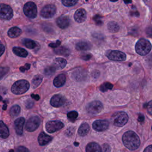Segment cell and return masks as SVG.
<instances>
[{"label": "cell", "mask_w": 152, "mask_h": 152, "mask_svg": "<svg viewBox=\"0 0 152 152\" xmlns=\"http://www.w3.org/2000/svg\"><path fill=\"white\" fill-rule=\"evenodd\" d=\"M122 141L124 145L130 150L137 149L140 145V140L134 131H128L122 136Z\"/></svg>", "instance_id": "1"}, {"label": "cell", "mask_w": 152, "mask_h": 152, "mask_svg": "<svg viewBox=\"0 0 152 152\" xmlns=\"http://www.w3.org/2000/svg\"><path fill=\"white\" fill-rule=\"evenodd\" d=\"M151 49V45L150 42L144 38L138 40L135 45L136 52L141 56L147 55L150 52Z\"/></svg>", "instance_id": "2"}, {"label": "cell", "mask_w": 152, "mask_h": 152, "mask_svg": "<svg viewBox=\"0 0 152 152\" xmlns=\"http://www.w3.org/2000/svg\"><path fill=\"white\" fill-rule=\"evenodd\" d=\"M30 87V84L26 80H21L14 83L11 87V91L15 94H21L26 92Z\"/></svg>", "instance_id": "3"}, {"label": "cell", "mask_w": 152, "mask_h": 152, "mask_svg": "<svg viewBox=\"0 0 152 152\" xmlns=\"http://www.w3.org/2000/svg\"><path fill=\"white\" fill-rule=\"evenodd\" d=\"M112 122L115 126H122L125 125L128 121V116L124 112H118L112 116Z\"/></svg>", "instance_id": "4"}, {"label": "cell", "mask_w": 152, "mask_h": 152, "mask_svg": "<svg viewBox=\"0 0 152 152\" xmlns=\"http://www.w3.org/2000/svg\"><path fill=\"white\" fill-rule=\"evenodd\" d=\"M103 108V104L101 102L94 100L89 103L86 106L87 112L91 115H96L100 113Z\"/></svg>", "instance_id": "5"}, {"label": "cell", "mask_w": 152, "mask_h": 152, "mask_svg": "<svg viewBox=\"0 0 152 152\" xmlns=\"http://www.w3.org/2000/svg\"><path fill=\"white\" fill-rule=\"evenodd\" d=\"M25 15L30 18H34L37 16V7L33 2H27L23 8Z\"/></svg>", "instance_id": "6"}, {"label": "cell", "mask_w": 152, "mask_h": 152, "mask_svg": "<svg viewBox=\"0 0 152 152\" xmlns=\"http://www.w3.org/2000/svg\"><path fill=\"white\" fill-rule=\"evenodd\" d=\"M40 119L37 116H33L30 118L26 122V129L27 131L32 132L35 131L40 125Z\"/></svg>", "instance_id": "7"}, {"label": "cell", "mask_w": 152, "mask_h": 152, "mask_svg": "<svg viewBox=\"0 0 152 152\" xmlns=\"http://www.w3.org/2000/svg\"><path fill=\"white\" fill-rule=\"evenodd\" d=\"M108 59L115 61H124L126 59V55L119 50H108L106 53Z\"/></svg>", "instance_id": "8"}, {"label": "cell", "mask_w": 152, "mask_h": 152, "mask_svg": "<svg viewBox=\"0 0 152 152\" xmlns=\"http://www.w3.org/2000/svg\"><path fill=\"white\" fill-rule=\"evenodd\" d=\"M13 16L11 7L5 4H0V18L4 20H10Z\"/></svg>", "instance_id": "9"}, {"label": "cell", "mask_w": 152, "mask_h": 152, "mask_svg": "<svg viewBox=\"0 0 152 152\" xmlns=\"http://www.w3.org/2000/svg\"><path fill=\"white\" fill-rule=\"evenodd\" d=\"M64 124L59 121H49L46 124V129L49 133L55 132L64 127Z\"/></svg>", "instance_id": "10"}, {"label": "cell", "mask_w": 152, "mask_h": 152, "mask_svg": "<svg viewBox=\"0 0 152 152\" xmlns=\"http://www.w3.org/2000/svg\"><path fill=\"white\" fill-rule=\"evenodd\" d=\"M56 11V8L54 5H46L42 8L40 12V15L44 18H51L55 14Z\"/></svg>", "instance_id": "11"}, {"label": "cell", "mask_w": 152, "mask_h": 152, "mask_svg": "<svg viewBox=\"0 0 152 152\" xmlns=\"http://www.w3.org/2000/svg\"><path fill=\"white\" fill-rule=\"evenodd\" d=\"M109 122L106 120H96L92 125L93 128L97 131H104L109 127Z\"/></svg>", "instance_id": "12"}, {"label": "cell", "mask_w": 152, "mask_h": 152, "mask_svg": "<svg viewBox=\"0 0 152 152\" xmlns=\"http://www.w3.org/2000/svg\"><path fill=\"white\" fill-rule=\"evenodd\" d=\"M66 99L61 94H55L50 99V104L55 107H59L65 103Z\"/></svg>", "instance_id": "13"}, {"label": "cell", "mask_w": 152, "mask_h": 152, "mask_svg": "<svg viewBox=\"0 0 152 152\" xmlns=\"http://www.w3.org/2000/svg\"><path fill=\"white\" fill-rule=\"evenodd\" d=\"M86 11L83 8L77 10L74 14V19L77 23H83L86 19Z\"/></svg>", "instance_id": "14"}, {"label": "cell", "mask_w": 152, "mask_h": 152, "mask_svg": "<svg viewBox=\"0 0 152 152\" xmlns=\"http://www.w3.org/2000/svg\"><path fill=\"white\" fill-rule=\"evenodd\" d=\"M24 122L25 119L23 117L17 118L14 122V127L15 132L19 135H21L23 134V129Z\"/></svg>", "instance_id": "15"}, {"label": "cell", "mask_w": 152, "mask_h": 152, "mask_svg": "<svg viewBox=\"0 0 152 152\" xmlns=\"http://www.w3.org/2000/svg\"><path fill=\"white\" fill-rule=\"evenodd\" d=\"M57 25L61 28L64 29L68 27L69 24V19L66 16H61L58 18L56 20Z\"/></svg>", "instance_id": "16"}, {"label": "cell", "mask_w": 152, "mask_h": 152, "mask_svg": "<svg viewBox=\"0 0 152 152\" xmlns=\"http://www.w3.org/2000/svg\"><path fill=\"white\" fill-rule=\"evenodd\" d=\"M51 140H52V137L44 132L40 133L38 137V141L40 145H44L48 144Z\"/></svg>", "instance_id": "17"}, {"label": "cell", "mask_w": 152, "mask_h": 152, "mask_svg": "<svg viewBox=\"0 0 152 152\" xmlns=\"http://www.w3.org/2000/svg\"><path fill=\"white\" fill-rule=\"evenodd\" d=\"M65 76L63 74H61L57 75L54 80H53V84L56 87H59L62 86L65 83Z\"/></svg>", "instance_id": "18"}, {"label": "cell", "mask_w": 152, "mask_h": 152, "mask_svg": "<svg viewBox=\"0 0 152 152\" xmlns=\"http://www.w3.org/2000/svg\"><path fill=\"white\" fill-rule=\"evenodd\" d=\"M86 150L87 152H100L102 151V148L98 144L90 142L87 145Z\"/></svg>", "instance_id": "19"}, {"label": "cell", "mask_w": 152, "mask_h": 152, "mask_svg": "<svg viewBox=\"0 0 152 152\" xmlns=\"http://www.w3.org/2000/svg\"><path fill=\"white\" fill-rule=\"evenodd\" d=\"M9 136V130L2 121H0V137L6 138Z\"/></svg>", "instance_id": "20"}, {"label": "cell", "mask_w": 152, "mask_h": 152, "mask_svg": "<svg viewBox=\"0 0 152 152\" xmlns=\"http://www.w3.org/2000/svg\"><path fill=\"white\" fill-rule=\"evenodd\" d=\"M91 47V44L88 42L85 41H81L77 43L76 45V49L78 50L84 51L89 50Z\"/></svg>", "instance_id": "21"}, {"label": "cell", "mask_w": 152, "mask_h": 152, "mask_svg": "<svg viewBox=\"0 0 152 152\" xmlns=\"http://www.w3.org/2000/svg\"><path fill=\"white\" fill-rule=\"evenodd\" d=\"M21 30L17 27H11L8 31V35L11 38H16L21 34Z\"/></svg>", "instance_id": "22"}, {"label": "cell", "mask_w": 152, "mask_h": 152, "mask_svg": "<svg viewBox=\"0 0 152 152\" xmlns=\"http://www.w3.org/2000/svg\"><path fill=\"white\" fill-rule=\"evenodd\" d=\"M89 130H90V127L88 124L86 122H84L80 125V128H78V133L80 136L84 137L87 134Z\"/></svg>", "instance_id": "23"}, {"label": "cell", "mask_w": 152, "mask_h": 152, "mask_svg": "<svg viewBox=\"0 0 152 152\" xmlns=\"http://www.w3.org/2000/svg\"><path fill=\"white\" fill-rule=\"evenodd\" d=\"M54 64L56 68L58 69H63L66 65V61L64 58H57L55 59Z\"/></svg>", "instance_id": "24"}, {"label": "cell", "mask_w": 152, "mask_h": 152, "mask_svg": "<svg viewBox=\"0 0 152 152\" xmlns=\"http://www.w3.org/2000/svg\"><path fill=\"white\" fill-rule=\"evenodd\" d=\"M13 52L17 56L21 57H26L28 55V52L23 48L19 47H14L12 48Z\"/></svg>", "instance_id": "25"}, {"label": "cell", "mask_w": 152, "mask_h": 152, "mask_svg": "<svg viewBox=\"0 0 152 152\" xmlns=\"http://www.w3.org/2000/svg\"><path fill=\"white\" fill-rule=\"evenodd\" d=\"M107 28L111 33H116L119 29L118 24L115 21H110L107 24Z\"/></svg>", "instance_id": "26"}, {"label": "cell", "mask_w": 152, "mask_h": 152, "mask_svg": "<svg viewBox=\"0 0 152 152\" xmlns=\"http://www.w3.org/2000/svg\"><path fill=\"white\" fill-rule=\"evenodd\" d=\"M55 52L58 55H63V56H68L69 54V49L64 46L57 48L55 50Z\"/></svg>", "instance_id": "27"}, {"label": "cell", "mask_w": 152, "mask_h": 152, "mask_svg": "<svg viewBox=\"0 0 152 152\" xmlns=\"http://www.w3.org/2000/svg\"><path fill=\"white\" fill-rule=\"evenodd\" d=\"M43 79V77L41 75H36L31 81V85L33 88H36L39 86Z\"/></svg>", "instance_id": "28"}, {"label": "cell", "mask_w": 152, "mask_h": 152, "mask_svg": "<svg viewBox=\"0 0 152 152\" xmlns=\"http://www.w3.org/2000/svg\"><path fill=\"white\" fill-rule=\"evenodd\" d=\"M23 43L25 46H26L28 49H33L36 47V42L31 39H25L23 40Z\"/></svg>", "instance_id": "29"}, {"label": "cell", "mask_w": 152, "mask_h": 152, "mask_svg": "<svg viewBox=\"0 0 152 152\" xmlns=\"http://www.w3.org/2000/svg\"><path fill=\"white\" fill-rule=\"evenodd\" d=\"M56 70V67L55 66H47L46 68H45L44 69V74L46 75V76H51L52 75Z\"/></svg>", "instance_id": "30"}, {"label": "cell", "mask_w": 152, "mask_h": 152, "mask_svg": "<svg viewBox=\"0 0 152 152\" xmlns=\"http://www.w3.org/2000/svg\"><path fill=\"white\" fill-rule=\"evenodd\" d=\"M20 112V107L18 105H14L10 109V113L11 116H16Z\"/></svg>", "instance_id": "31"}, {"label": "cell", "mask_w": 152, "mask_h": 152, "mask_svg": "<svg viewBox=\"0 0 152 152\" xmlns=\"http://www.w3.org/2000/svg\"><path fill=\"white\" fill-rule=\"evenodd\" d=\"M78 113L75 111H71L68 113L67 114V117L69 121L71 122H74L75 121L76 118L78 116Z\"/></svg>", "instance_id": "32"}, {"label": "cell", "mask_w": 152, "mask_h": 152, "mask_svg": "<svg viewBox=\"0 0 152 152\" xmlns=\"http://www.w3.org/2000/svg\"><path fill=\"white\" fill-rule=\"evenodd\" d=\"M113 87V85L111 83H105L104 84H103L100 87V89L102 91H106L107 90H110L112 89Z\"/></svg>", "instance_id": "33"}, {"label": "cell", "mask_w": 152, "mask_h": 152, "mask_svg": "<svg viewBox=\"0 0 152 152\" xmlns=\"http://www.w3.org/2000/svg\"><path fill=\"white\" fill-rule=\"evenodd\" d=\"M78 1V0H62V2L65 6L70 7L75 5Z\"/></svg>", "instance_id": "34"}, {"label": "cell", "mask_w": 152, "mask_h": 152, "mask_svg": "<svg viewBox=\"0 0 152 152\" xmlns=\"http://www.w3.org/2000/svg\"><path fill=\"white\" fill-rule=\"evenodd\" d=\"M9 71L8 67L0 66V79H1Z\"/></svg>", "instance_id": "35"}, {"label": "cell", "mask_w": 152, "mask_h": 152, "mask_svg": "<svg viewBox=\"0 0 152 152\" xmlns=\"http://www.w3.org/2000/svg\"><path fill=\"white\" fill-rule=\"evenodd\" d=\"M147 110L148 113L152 115V100L150 101L147 105Z\"/></svg>", "instance_id": "36"}, {"label": "cell", "mask_w": 152, "mask_h": 152, "mask_svg": "<svg viewBox=\"0 0 152 152\" xmlns=\"http://www.w3.org/2000/svg\"><path fill=\"white\" fill-rule=\"evenodd\" d=\"M100 18H101V17L99 16V15H96V16L94 17L93 19H94V20L95 21L96 24H97V25H101V24H102V21H101Z\"/></svg>", "instance_id": "37"}, {"label": "cell", "mask_w": 152, "mask_h": 152, "mask_svg": "<svg viewBox=\"0 0 152 152\" xmlns=\"http://www.w3.org/2000/svg\"><path fill=\"white\" fill-rule=\"evenodd\" d=\"M30 68V65L29 64H26L24 65V66H21V67L20 68V70L21 72H24L25 71L29 69Z\"/></svg>", "instance_id": "38"}, {"label": "cell", "mask_w": 152, "mask_h": 152, "mask_svg": "<svg viewBox=\"0 0 152 152\" xmlns=\"http://www.w3.org/2000/svg\"><path fill=\"white\" fill-rule=\"evenodd\" d=\"M61 44V42L59 40H57L55 43H51L49 45V46L52 48H58Z\"/></svg>", "instance_id": "39"}, {"label": "cell", "mask_w": 152, "mask_h": 152, "mask_svg": "<svg viewBox=\"0 0 152 152\" xmlns=\"http://www.w3.org/2000/svg\"><path fill=\"white\" fill-rule=\"evenodd\" d=\"M102 151H110V147L108 144H104L103 145Z\"/></svg>", "instance_id": "40"}, {"label": "cell", "mask_w": 152, "mask_h": 152, "mask_svg": "<svg viewBox=\"0 0 152 152\" xmlns=\"http://www.w3.org/2000/svg\"><path fill=\"white\" fill-rule=\"evenodd\" d=\"M33 104H34L33 102H32V101H31V100H27V102H26V107H27V108L30 109V108H31V107H33Z\"/></svg>", "instance_id": "41"}, {"label": "cell", "mask_w": 152, "mask_h": 152, "mask_svg": "<svg viewBox=\"0 0 152 152\" xmlns=\"http://www.w3.org/2000/svg\"><path fill=\"white\" fill-rule=\"evenodd\" d=\"M145 32H146L147 34L152 37V26H150V27H147L145 30Z\"/></svg>", "instance_id": "42"}, {"label": "cell", "mask_w": 152, "mask_h": 152, "mask_svg": "<svg viewBox=\"0 0 152 152\" xmlns=\"http://www.w3.org/2000/svg\"><path fill=\"white\" fill-rule=\"evenodd\" d=\"M91 58V55L90 54H86V55H84L81 56V58L85 61H87L89 60L90 58Z\"/></svg>", "instance_id": "43"}, {"label": "cell", "mask_w": 152, "mask_h": 152, "mask_svg": "<svg viewBox=\"0 0 152 152\" xmlns=\"http://www.w3.org/2000/svg\"><path fill=\"white\" fill-rule=\"evenodd\" d=\"M17 151H20V152H21V151H28V150L27 148L24 147L20 146V147H18V148L17 149Z\"/></svg>", "instance_id": "44"}, {"label": "cell", "mask_w": 152, "mask_h": 152, "mask_svg": "<svg viewBox=\"0 0 152 152\" xmlns=\"http://www.w3.org/2000/svg\"><path fill=\"white\" fill-rule=\"evenodd\" d=\"M144 151L145 152H152V145H150L149 146H148L147 147H146Z\"/></svg>", "instance_id": "45"}, {"label": "cell", "mask_w": 152, "mask_h": 152, "mask_svg": "<svg viewBox=\"0 0 152 152\" xmlns=\"http://www.w3.org/2000/svg\"><path fill=\"white\" fill-rule=\"evenodd\" d=\"M5 50V47L3 45L0 44V56L3 54Z\"/></svg>", "instance_id": "46"}, {"label": "cell", "mask_w": 152, "mask_h": 152, "mask_svg": "<svg viewBox=\"0 0 152 152\" xmlns=\"http://www.w3.org/2000/svg\"><path fill=\"white\" fill-rule=\"evenodd\" d=\"M31 97L35 99L36 100H39L40 99V96L38 94H31Z\"/></svg>", "instance_id": "47"}, {"label": "cell", "mask_w": 152, "mask_h": 152, "mask_svg": "<svg viewBox=\"0 0 152 152\" xmlns=\"http://www.w3.org/2000/svg\"><path fill=\"white\" fill-rule=\"evenodd\" d=\"M144 115L142 114H140L138 117V121L140 122H142V121H144Z\"/></svg>", "instance_id": "48"}, {"label": "cell", "mask_w": 152, "mask_h": 152, "mask_svg": "<svg viewBox=\"0 0 152 152\" xmlns=\"http://www.w3.org/2000/svg\"><path fill=\"white\" fill-rule=\"evenodd\" d=\"M124 2L126 3V4H128V3H131L132 1L131 0H124Z\"/></svg>", "instance_id": "49"}, {"label": "cell", "mask_w": 152, "mask_h": 152, "mask_svg": "<svg viewBox=\"0 0 152 152\" xmlns=\"http://www.w3.org/2000/svg\"><path fill=\"white\" fill-rule=\"evenodd\" d=\"M7 104H4V106H3V109H4V110H6V109H7Z\"/></svg>", "instance_id": "50"}, {"label": "cell", "mask_w": 152, "mask_h": 152, "mask_svg": "<svg viewBox=\"0 0 152 152\" xmlns=\"http://www.w3.org/2000/svg\"><path fill=\"white\" fill-rule=\"evenodd\" d=\"M74 144H75V145H76V146H77L79 144L77 142H75V143H74Z\"/></svg>", "instance_id": "51"}, {"label": "cell", "mask_w": 152, "mask_h": 152, "mask_svg": "<svg viewBox=\"0 0 152 152\" xmlns=\"http://www.w3.org/2000/svg\"><path fill=\"white\" fill-rule=\"evenodd\" d=\"M2 97H1V96H0V101H1V100H2Z\"/></svg>", "instance_id": "52"}, {"label": "cell", "mask_w": 152, "mask_h": 152, "mask_svg": "<svg viewBox=\"0 0 152 152\" xmlns=\"http://www.w3.org/2000/svg\"><path fill=\"white\" fill-rule=\"evenodd\" d=\"M86 1H88V0H86Z\"/></svg>", "instance_id": "53"}, {"label": "cell", "mask_w": 152, "mask_h": 152, "mask_svg": "<svg viewBox=\"0 0 152 152\" xmlns=\"http://www.w3.org/2000/svg\"><path fill=\"white\" fill-rule=\"evenodd\" d=\"M151 129H152V127H151Z\"/></svg>", "instance_id": "54"}]
</instances>
